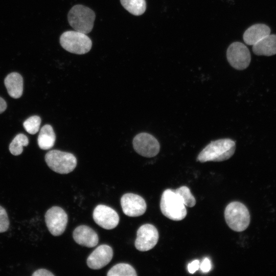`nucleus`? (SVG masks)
<instances>
[{"instance_id": "18", "label": "nucleus", "mask_w": 276, "mask_h": 276, "mask_svg": "<svg viewBox=\"0 0 276 276\" xmlns=\"http://www.w3.org/2000/svg\"><path fill=\"white\" fill-rule=\"evenodd\" d=\"M56 135L53 127L50 125H45L40 129L38 139L40 148L48 150L52 148L55 143Z\"/></svg>"}, {"instance_id": "6", "label": "nucleus", "mask_w": 276, "mask_h": 276, "mask_svg": "<svg viewBox=\"0 0 276 276\" xmlns=\"http://www.w3.org/2000/svg\"><path fill=\"white\" fill-rule=\"evenodd\" d=\"M48 167L53 171L60 174L72 172L77 166V159L72 153L58 150L49 151L45 155Z\"/></svg>"}, {"instance_id": "2", "label": "nucleus", "mask_w": 276, "mask_h": 276, "mask_svg": "<svg viewBox=\"0 0 276 276\" xmlns=\"http://www.w3.org/2000/svg\"><path fill=\"white\" fill-rule=\"evenodd\" d=\"M160 208L163 214L172 220H181L187 215L186 206L181 199L171 189H167L163 193Z\"/></svg>"}, {"instance_id": "1", "label": "nucleus", "mask_w": 276, "mask_h": 276, "mask_svg": "<svg viewBox=\"0 0 276 276\" xmlns=\"http://www.w3.org/2000/svg\"><path fill=\"white\" fill-rule=\"evenodd\" d=\"M236 149L235 141L230 139H222L212 141L198 154L197 160L222 162L231 157Z\"/></svg>"}, {"instance_id": "4", "label": "nucleus", "mask_w": 276, "mask_h": 276, "mask_svg": "<svg viewBox=\"0 0 276 276\" xmlns=\"http://www.w3.org/2000/svg\"><path fill=\"white\" fill-rule=\"evenodd\" d=\"M224 218L228 226L236 232L245 230L250 222V215L243 203L234 201L229 203L224 211Z\"/></svg>"}, {"instance_id": "14", "label": "nucleus", "mask_w": 276, "mask_h": 276, "mask_svg": "<svg viewBox=\"0 0 276 276\" xmlns=\"http://www.w3.org/2000/svg\"><path fill=\"white\" fill-rule=\"evenodd\" d=\"M73 237L78 244L87 247L96 246L99 242L97 233L87 225H80L77 227L73 233Z\"/></svg>"}, {"instance_id": "25", "label": "nucleus", "mask_w": 276, "mask_h": 276, "mask_svg": "<svg viewBox=\"0 0 276 276\" xmlns=\"http://www.w3.org/2000/svg\"><path fill=\"white\" fill-rule=\"evenodd\" d=\"M199 268L203 272H208L211 269V263L208 258H205L200 264Z\"/></svg>"}, {"instance_id": "11", "label": "nucleus", "mask_w": 276, "mask_h": 276, "mask_svg": "<svg viewBox=\"0 0 276 276\" xmlns=\"http://www.w3.org/2000/svg\"><path fill=\"white\" fill-rule=\"evenodd\" d=\"M93 216L98 225L106 229L115 228L119 222L117 212L111 208L103 204H99L95 208Z\"/></svg>"}, {"instance_id": "16", "label": "nucleus", "mask_w": 276, "mask_h": 276, "mask_svg": "<svg viewBox=\"0 0 276 276\" xmlns=\"http://www.w3.org/2000/svg\"><path fill=\"white\" fill-rule=\"evenodd\" d=\"M252 51L259 56L276 54V35L270 34L261 39L252 45Z\"/></svg>"}, {"instance_id": "23", "label": "nucleus", "mask_w": 276, "mask_h": 276, "mask_svg": "<svg viewBox=\"0 0 276 276\" xmlns=\"http://www.w3.org/2000/svg\"><path fill=\"white\" fill-rule=\"evenodd\" d=\"M41 119L39 116H31L27 119L23 124L25 129L29 133L34 134L39 130Z\"/></svg>"}, {"instance_id": "8", "label": "nucleus", "mask_w": 276, "mask_h": 276, "mask_svg": "<svg viewBox=\"0 0 276 276\" xmlns=\"http://www.w3.org/2000/svg\"><path fill=\"white\" fill-rule=\"evenodd\" d=\"M45 221L50 233L58 236L64 232L68 221V216L60 207L54 206L49 209L45 214Z\"/></svg>"}, {"instance_id": "10", "label": "nucleus", "mask_w": 276, "mask_h": 276, "mask_svg": "<svg viewBox=\"0 0 276 276\" xmlns=\"http://www.w3.org/2000/svg\"><path fill=\"white\" fill-rule=\"evenodd\" d=\"M158 238L159 234L157 228L152 224H145L141 226L137 231L134 245L139 251H148L156 245Z\"/></svg>"}, {"instance_id": "7", "label": "nucleus", "mask_w": 276, "mask_h": 276, "mask_svg": "<svg viewBox=\"0 0 276 276\" xmlns=\"http://www.w3.org/2000/svg\"><path fill=\"white\" fill-rule=\"evenodd\" d=\"M226 57L230 65L238 70L246 68L251 60L248 49L240 42H235L231 44L227 50Z\"/></svg>"}, {"instance_id": "24", "label": "nucleus", "mask_w": 276, "mask_h": 276, "mask_svg": "<svg viewBox=\"0 0 276 276\" xmlns=\"http://www.w3.org/2000/svg\"><path fill=\"white\" fill-rule=\"evenodd\" d=\"M9 226V220L5 209L0 205V233L7 231Z\"/></svg>"}, {"instance_id": "13", "label": "nucleus", "mask_w": 276, "mask_h": 276, "mask_svg": "<svg viewBox=\"0 0 276 276\" xmlns=\"http://www.w3.org/2000/svg\"><path fill=\"white\" fill-rule=\"evenodd\" d=\"M113 257L112 248L106 244L98 246L88 256L86 263L92 269H100L107 265Z\"/></svg>"}, {"instance_id": "22", "label": "nucleus", "mask_w": 276, "mask_h": 276, "mask_svg": "<svg viewBox=\"0 0 276 276\" xmlns=\"http://www.w3.org/2000/svg\"><path fill=\"white\" fill-rule=\"evenodd\" d=\"M174 191L179 196L185 206L193 207L195 205V198L187 187L182 186Z\"/></svg>"}, {"instance_id": "3", "label": "nucleus", "mask_w": 276, "mask_h": 276, "mask_svg": "<svg viewBox=\"0 0 276 276\" xmlns=\"http://www.w3.org/2000/svg\"><path fill=\"white\" fill-rule=\"evenodd\" d=\"M95 17V13L93 10L82 5L74 6L67 15L70 26L75 31L86 34L92 30Z\"/></svg>"}, {"instance_id": "12", "label": "nucleus", "mask_w": 276, "mask_h": 276, "mask_svg": "<svg viewBox=\"0 0 276 276\" xmlns=\"http://www.w3.org/2000/svg\"><path fill=\"white\" fill-rule=\"evenodd\" d=\"M121 205L123 213L129 217H138L143 215L146 211L147 205L141 196L126 193L121 198Z\"/></svg>"}, {"instance_id": "19", "label": "nucleus", "mask_w": 276, "mask_h": 276, "mask_svg": "<svg viewBox=\"0 0 276 276\" xmlns=\"http://www.w3.org/2000/svg\"><path fill=\"white\" fill-rule=\"evenodd\" d=\"M120 2L127 11L135 16L143 14L146 9L145 0H120Z\"/></svg>"}, {"instance_id": "20", "label": "nucleus", "mask_w": 276, "mask_h": 276, "mask_svg": "<svg viewBox=\"0 0 276 276\" xmlns=\"http://www.w3.org/2000/svg\"><path fill=\"white\" fill-rule=\"evenodd\" d=\"M108 276H136L134 268L129 264L119 263L113 266L107 273Z\"/></svg>"}, {"instance_id": "28", "label": "nucleus", "mask_w": 276, "mask_h": 276, "mask_svg": "<svg viewBox=\"0 0 276 276\" xmlns=\"http://www.w3.org/2000/svg\"><path fill=\"white\" fill-rule=\"evenodd\" d=\"M7 108V104L6 101L1 97H0V113L3 112Z\"/></svg>"}, {"instance_id": "27", "label": "nucleus", "mask_w": 276, "mask_h": 276, "mask_svg": "<svg viewBox=\"0 0 276 276\" xmlns=\"http://www.w3.org/2000/svg\"><path fill=\"white\" fill-rule=\"evenodd\" d=\"M32 276H54V275L50 271L45 269H39L32 274Z\"/></svg>"}, {"instance_id": "5", "label": "nucleus", "mask_w": 276, "mask_h": 276, "mask_svg": "<svg viewBox=\"0 0 276 276\" xmlns=\"http://www.w3.org/2000/svg\"><path fill=\"white\" fill-rule=\"evenodd\" d=\"M60 43L66 51L76 54H84L91 49L92 42L86 34L77 31H67L60 37Z\"/></svg>"}, {"instance_id": "21", "label": "nucleus", "mask_w": 276, "mask_h": 276, "mask_svg": "<svg viewBox=\"0 0 276 276\" xmlns=\"http://www.w3.org/2000/svg\"><path fill=\"white\" fill-rule=\"evenodd\" d=\"M29 144L27 136L22 134H18L12 140L9 145V150L14 155H20L23 151V147L27 146Z\"/></svg>"}, {"instance_id": "26", "label": "nucleus", "mask_w": 276, "mask_h": 276, "mask_svg": "<svg viewBox=\"0 0 276 276\" xmlns=\"http://www.w3.org/2000/svg\"><path fill=\"white\" fill-rule=\"evenodd\" d=\"M200 263L198 260H195L188 265V270L190 273H194L199 269Z\"/></svg>"}, {"instance_id": "15", "label": "nucleus", "mask_w": 276, "mask_h": 276, "mask_svg": "<svg viewBox=\"0 0 276 276\" xmlns=\"http://www.w3.org/2000/svg\"><path fill=\"white\" fill-rule=\"evenodd\" d=\"M270 34V28L264 24H257L249 27L244 33V42L253 45L261 39Z\"/></svg>"}, {"instance_id": "17", "label": "nucleus", "mask_w": 276, "mask_h": 276, "mask_svg": "<svg viewBox=\"0 0 276 276\" xmlns=\"http://www.w3.org/2000/svg\"><path fill=\"white\" fill-rule=\"evenodd\" d=\"M5 85L10 96L14 99L20 98L23 92V79L18 73L13 72L4 80Z\"/></svg>"}, {"instance_id": "9", "label": "nucleus", "mask_w": 276, "mask_h": 276, "mask_svg": "<svg viewBox=\"0 0 276 276\" xmlns=\"http://www.w3.org/2000/svg\"><path fill=\"white\" fill-rule=\"evenodd\" d=\"M132 144L134 150L144 157H152L159 152V142L154 136L148 133L137 134L133 138Z\"/></svg>"}]
</instances>
